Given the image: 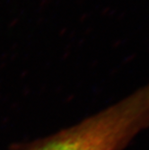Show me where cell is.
I'll list each match as a JSON object with an SVG mask.
<instances>
[{
  "label": "cell",
  "instance_id": "obj_1",
  "mask_svg": "<svg viewBox=\"0 0 149 150\" xmlns=\"http://www.w3.org/2000/svg\"><path fill=\"white\" fill-rule=\"evenodd\" d=\"M149 128V85L27 150H125Z\"/></svg>",
  "mask_w": 149,
  "mask_h": 150
}]
</instances>
